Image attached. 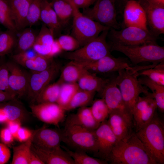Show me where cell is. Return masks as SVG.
<instances>
[{
  "label": "cell",
  "mask_w": 164,
  "mask_h": 164,
  "mask_svg": "<svg viewBox=\"0 0 164 164\" xmlns=\"http://www.w3.org/2000/svg\"><path fill=\"white\" fill-rule=\"evenodd\" d=\"M111 164H156L134 131L119 140L105 160Z\"/></svg>",
  "instance_id": "1"
},
{
  "label": "cell",
  "mask_w": 164,
  "mask_h": 164,
  "mask_svg": "<svg viewBox=\"0 0 164 164\" xmlns=\"http://www.w3.org/2000/svg\"><path fill=\"white\" fill-rule=\"evenodd\" d=\"M156 164H164V125L156 111L148 124L135 132Z\"/></svg>",
  "instance_id": "2"
},
{
  "label": "cell",
  "mask_w": 164,
  "mask_h": 164,
  "mask_svg": "<svg viewBox=\"0 0 164 164\" xmlns=\"http://www.w3.org/2000/svg\"><path fill=\"white\" fill-rule=\"evenodd\" d=\"M149 65L137 66L132 69H123L118 71L116 82L119 87L122 98L126 108L132 114L135 104L140 94L146 95L149 93L147 87L143 86L137 77L139 70L149 68Z\"/></svg>",
  "instance_id": "3"
},
{
  "label": "cell",
  "mask_w": 164,
  "mask_h": 164,
  "mask_svg": "<svg viewBox=\"0 0 164 164\" xmlns=\"http://www.w3.org/2000/svg\"><path fill=\"white\" fill-rule=\"evenodd\" d=\"M109 44L111 51H115L123 53L135 65L145 62L158 64L164 61V47L157 43L134 46L111 42Z\"/></svg>",
  "instance_id": "4"
},
{
  "label": "cell",
  "mask_w": 164,
  "mask_h": 164,
  "mask_svg": "<svg viewBox=\"0 0 164 164\" xmlns=\"http://www.w3.org/2000/svg\"><path fill=\"white\" fill-rule=\"evenodd\" d=\"M109 30L104 31L81 47L64 53V58L79 63H86L95 61L110 55L111 46L106 41Z\"/></svg>",
  "instance_id": "5"
},
{
  "label": "cell",
  "mask_w": 164,
  "mask_h": 164,
  "mask_svg": "<svg viewBox=\"0 0 164 164\" xmlns=\"http://www.w3.org/2000/svg\"><path fill=\"white\" fill-rule=\"evenodd\" d=\"M62 142L77 151L93 153L98 152L95 131L80 126L65 123L62 130Z\"/></svg>",
  "instance_id": "6"
},
{
  "label": "cell",
  "mask_w": 164,
  "mask_h": 164,
  "mask_svg": "<svg viewBox=\"0 0 164 164\" xmlns=\"http://www.w3.org/2000/svg\"><path fill=\"white\" fill-rule=\"evenodd\" d=\"M71 2L73 9L71 35L80 46L97 37L104 31L110 29L84 15Z\"/></svg>",
  "instance_id": "7"
},
{
  "label": "cell",
  "mask_w": 164,
  "mask_h": 164,
  "mask_svg": "<svg viewBox=\"0 0 164 164\" xmlns=\"http://www.w3.org/2000/svg\"><path fill=\"white\" fill-rule=\"evenodd\" d=\"M107 36L111 42L129 46L156 43L159 38L150 30L135 26L125 27L119 30L111 28Z\"/></svg>",
  "instance_id": "8"
},
{
  "label": "cell",
  "mask_w": 164,
  "mask_h": 164,
  "mask_svg": "<svg viewBox=\"0 0 164 164\" xmlns=\"http://www.w3.org/2000/svg\"><path fill=\"white\" fill-rule=\"evenodd\" d=\"M82 13L104 26L116 30L121 28L116 18V0H97L93 7L83 9Z\"/></svg>",
  "instance_id": "9"
},
{
  "label": "cell",
  "mask_w": 164,
  "mask_h": 164,
  "mask_svg": "<svg viewBox=\"0 0 164 164\" xmlns=\"http://www.w3.org/2000/svg\"><path fill=\"white\" fill-rule=\"evenodd\" d=\"M60 66L54 61L48 68L41 71H32L29 74L26 95L32 104H34L41 91L57 75Z\"/></svg>",
  "instance_id": "10"
},
{
  "label": "cell",
  "mask_w": 164,
  "mask_h": 164,
  "mask_svg": "<svg viewBox=\"0 0 164 164\" xmlns=\"http://www.w3.org/2000/svg\"><path fill=\"white\" fill-rule=\"evenodd\" d=\"M157 106L152 93L139 96L132 112L135 132L144 127L152 119Z\"/></svg>",
  "instance_id": "11"
},
{
  "label": "cell",
  "mask_w": 164,
  "mask_h": 164,
  "mask_svg": "<svg viewBox=\"0 0 164 164\" xmlns=\"http://www.w3.org/2000/svg\"><path fill=\"white\" fill-rule=\"evenodd\" d=\"M107 123L118 141L128 138L135 131L132 115L128 111L110 113Z\"/></svg>",
  "instance_id": "12"
},
{
  "label": "cell",
  "mask_w": 164,
  "mask_h": 164,
  "mask_svg": "<svg viewBox=\"0 0 164 164\" xmlns=\"http://www.w3.org/2000/svg\"><path fill=\"white\" fill-rule=\"evenodd\" d=\"M30 107L35 116L48 124L57 126L65 117V110L56 103L32 104Z\"/></svg>",
  "instance_id": "13"
},
{
  "label": "cell",
  "mask_w": 164,
  "mask_h": 164,
  "mask_svg": "<svg viewBox=\"0 0 164 164\" xmlns=\"http://www.w3.org/2000/svg\"><path fill=\"white\" fill-rule=\"evenodd\" d=\"M79 63L89 71L96 74L113 72L121 69H132L133 68L129 65L126 58H115L111 54L93 62Z\"/></svg>",
  "instance_id": "14"
},
{
  "label": "cell",
  "mask_w": 164,
  "mask_h": 164,
  "mask_svg": "<svg viewBox=\"0 0 164 164\" xmlns=\"http://www.w3.org/2000/svg\"><path fill=\"white\" fill-rule=\"evenodd\" d=\"M116 78V77H114L108 78L103 88L99 93L107 105L109 114L113 112L128 111L120 90L117 87Z\"/></svg>",
  "instance_id": "15"
},
{
  "label": "cell",
  "mask_w": 164,
  "mask_h": 164,
  "mask_svg": "<svg viewBox=\"0 0 164 164\" xmlns=\"http://www.w3.org/2000/svg\"><path fill=\"white\" fill-rule=\"evenodd\" d=\"M98 152L96 156L105 161L118 140L108 125L106 120L95 131Z\"/></svg>",
  "instance_id": "16"
},
{
  "label": "cell",
  "mask_w": 164,
  "mask_h": 164,
  "mask_svg": "<svg viewBox=\"0 0 164 164\" xmlns=\"http://www.w3.org/2000/svg\"><path fill=\"white\" fill-rule=\"evenodd\" d=\"M123 12L125 27L135 26L149 30L145 12L138 1L128 0L125 6Z\"/></svg>",
  "instance_id": "17"
},
{
  "label": "cell",
  "mask_w": 164,
  "mask_h": 164,
  "mask_svg": "<svg viewBox=\"0 0 164 164\" xmlns=\"http://www.w3.org/2000/svg\"><path fill=\"white\" fill-rule=\"evenodd\" d=\"M138 1L145 12L147 25L152 33L158 36L164 33V7L154 5L147 0Z\"/></svg>",
  "instance_id": "18"
},
{
  "label": "cell",
  "mask_w": 164,
  "mask_h": 164,
  "mask_svg": "<svg viewBox=\"0 0 164 164\" xmlns=\"http://www.w3.org/2000/svg\"><path fill=\"white\" fill-rule=\"evenodd\" d=\"M9 72V84L17 97L21 98L27 95L29 74L21 69L15 62L6 64Z\"/></svg>",
  "instance_id": "19"
},
{
  "label": "cell",
  "mask_w": 164,
  "mask_h": 164,
  "mask_svg": "<svg viewBox=\"0 0 164 164\" xmlns=\"http://www.w3.org/2000/svg\"><path fill=\"white\" fill-rule=\"evenodd\" d=\"M31 149L46 164H75L72 159L61 146L53 148L39 147L32 143Z\"/></svg>",
  "instance_id": "20"
},
{
  "label": "cell",
  "mask_w": 164,
  "mask_h": 164,
  "mask_svg": "<svg viewBox=\"0 0 164 164\" xmlns=\"http://www.w3.org/2000/svg\"><path fill=\"white\" fill-rule=\"evenodd\" d=\"M62 142V130L50 128L44 126L35 131L32 142L45 148L61 146Z\"/></svg>",
  "instance_id": "21"
},
{
  "label": "cell",
  "mask_w": 164,
  "mask_h": 164,
  "mask_svg": "<svg viewBox=\"0 0 164 164\" xmlns=\"http://www.w3.org/2000/svg\"><path fill=\"white\" fill-rule=\"evenodd\" d=\"M12 19L17 31L26 26V18L29 5L32 0H7Z\"/></svg>",
  "instance_id": "22"
},
{
  "label": "cell",
  "mask_w": 164,
  "mask_h": 164,
  "mask_svg": "<svg viewBox=\"0 0 164 164\" xmlns=\"http://www.w3.org/2000/svg\"><path fill=\"white\" fill-rule=\"evenodd\" d=\"M65 123L80 126L88 130L94 131L101 123L97 121L94 117L90 107H80L77 112L68 116Z\"/></svg>",
  "instance_id": "23"
},
{
  "label": "cell",
  "mask_w": 164,
  "mask_h": 164,
  "mask_svg": "<svg viewBox=\"0 0 164 164\" xmlns=\"http://www.w3.org/2000/svg\"><path fill=\"white\" fill-rule=\"evenodd\" d=\"M108 79L98 77L96 73L88 71L81 76L77 83L80 89L99 93Z\"/></svg>",
  "instance_id": "24"
},
{
  "label": "cell",
  "mask_w": 164,
  "mask_h": 164,
  "mask_svg": "<svg viewBox=\"0 0 164 164\" xmlns=\"http://www.w3.org/2000/svg\"><path fill=\"white\" fill-rule=\"evenodd\" d=\"M87 71L79 63L70 60L63 68L59 81L62 83L77 82Z\"/></svg>",
  "instance_id": "25"
},
{
  "label": "cell",
  "mask_w": 164,
  "mask_h": 164,
  "mask_svg": "<svg viewBox=\"0 0 164 164\" xmlns=\"http://www.w3.org/2000/svg\"><path fill=\"white\" fill-rule=\"evenodd\" d=\"M56 13L63 26L67 24L73 17V7L71 1L66 0H48Z\"/></svg>",
  "instance_id": "26"
},
{
  "label": "cell",
  "mask_w": 164,
  "mask_h": 164,
  "mask_svg": "<svg viewBox=\"0 0 164 164\" xmlns=\"http://www.w3.org/2000/svg\"><path fill=\"white\" fill-rule=\"evenodd\" d=\"M138 78L139 82L148 87L152 92L157 108L162 113L164 111V86L158 84L143 76Z\"/></svg>",
  "instance_id": "27"
},
{
  "label": "cell",
  "mask_w": 164,
  "mask_h": 164,
  "mask_svg": "<svg viewBox=\"0 0 164 164\" xmlns=\"http://www.w3.org/2000/svg\"><path fill=\"white\" fill-rule=\"evenodd\" d=\"M2 108L4 110L8 121H16L21 122L26 119L27 111L23 105L15 98Z\"/></svg>",
  "instance_id": "28"
},
{
  "label": "cell",
  "mask_w": 164,
  "mask_h": 164,
  "mask_svg": "<svg viewBox=\"0 0 164 164\" xmlns=\"http://www.w3.org/2000/svg\"><path fill=\"white\" fill-rule=\"evenodd\" d=\"M35 131L31 137L19 145L13 147L12 164H29L30 153Z\"/></svg>",
  "instance_id": "29"
},
{
  "label": "cell",
  "mask_w": 164,
  "mask_h": 164,
  "mask_svg": "<svg viewBox=\"0 0 164 164\" xmlns=\"http://www.w3.org/2000/svg\"><path fill=\"white\" fill-rule=\"evenodd\" d=\"M95 93L79 89L64 109L66 111H69L86 106L92 101Z\"/></svg>",
  "instance_id": "30"
},
{
  "label": "cell",
  "mask_w": 164,
  "mask_h": 164,
  "mask_svg": "<svg viewBox=\"0 0 164 164\" xmlns=\"http://www.w3.org/2000/svg\"><path fill=\"white\" fill-rule=\"evenodd\" d=\"M62 84L58 80L56 83L48 84L39 93L35 103L36 104L45 103H56Z\"/></svg>",
  "instance_id": "31"
},
{
  "label": "cell",
  "mask_w": 164,
  "mask_h": 164,
  "mask_svg": "<svg viewBox=\"0 0 164 164\" xmlns=\"http://www.w3.org/2000/svg\"><path fill=\"white\" fill-rule=\"evenodd\" d=\"M54 61L53 58L37 54L20 64L32 71H41L48 68Z\"/></svg>",
  "instance_id": "32"
},
{
  "label": "cell",
  "mask_w": 164,
  "mask_h": 164,
  "mask_svg": "<svg viewBox=\"0 0 164 164\" xmlns=\"http://www.w3.org/2000/svg\"><path fill=\"white\" fill-rule=\"evenodd\" d=\"M79 89L77 82L62 83L56 103L64 109Z\"/></svg>",
  "instance_id": "33"
},
{
  "label": "cell",
  "mask_w": 164,
  "mask_h": 164,
  "mask_svg": "<svg viewBox=\"0 0 164 164\" xmlns=\"http://www.w3.org/2000/svg\"><path fill=\"white\" fill-rule=\"evenodd\" d=\"M63 148L72 159L75 164H106L108 162L104 160L91 157L81 151H73L65 146Z\"/></svg>",
  "instance_id": "34"
},
{
  "label": "cell",
  "mask_w": 164,
  "mask_h": 164,
  "mask_svg": "<svg viewBox=\"0 0 164 164\" xmlns=\"http://www.w3.org/2000/svg\"><path fill=\"white\" fill-rule=\"evenodd\" d=\"M138 75L148 77L159 84L164 86V63L162 62L153 67L143 70L138 72Z\"/></svg>",
  "instance_id": "35"
},
{
  "label": "cell",
  "mask_w": 164,
  "mask_h": 164,
  "mask_svg": "<svg viewBox=\"0 0 164 164\" xmlns=\"http://www.w3.org/2000/svg\"><path fill=\"white\" fill-rule=\"evenodd\" d=\"M37 36L30 28L25 29L17 40L16 43L18 52L32 48Z\"/></svg>",
  "instance_id": "36"
},
{
  "label": "cell",
  "mask_w": 164,
  "mask_h": 164,
  "mask_svg": "<svg viewBox=\"0 0 164 164\" xmlns=\"http://www.w3.org/2000/svg\"><path fill=\"white\" fill-rule=\"evenodd\" d=\"M90 107L94 117L98 122L101 123L108 118L109 110L105 102L102 98L95 100Z\"/></svg>",
  "instance_id": "37"
},
{
  "label": "cell",
  "mask_w": 164,
  "mask_h": 164,
  "mask_svg": "<svg viewBox=\"0 0 164 164\" xmlns=\"http://www.w3.org/2000/svg\"><path fill=\"white\" fill-rule=\"evenodd\" d=\"M15 33L9 30L0 32V57L8 53L17 43Z\"/></svg>",
  "instance_id": "38"
},
{
  "label": "cell",
  "mask_w": 164,
  "mask_h": 164,
  "mask_svg": "<svg viewBox=\"0 0 164 164\" xmlns=\"http://www.w3.org/2000/svg\"><path fill=\"white\" fill-rule=\"evenodd\" d=\"M0 24L8 30L15 33L18 31L12 19L10 7L7 0H0Z\"/></svg>",
  "instance_id": "39"
},
{
  "label": "cell",
  "mask_w": 164,
  "mask_h": 164,
  "mask_svg": "<svg viewBox=\"0 0 164 164\" xmlns=\"http://www.w3.org/2000/svg\"><path fill=\"white\" fill-rule=\"evenodd\" d=\"M41 0H32L28 10L26 18V26L31 27L40 19Z\"/></svg>",
  "instance_id": "40"
},
{
  "label": "cell",
  "mask_w": 164,
  "mask_h": 164,
  "mask_svg": "<svg viewBox=\"0 0 164 164\" xmlns=\"http://www.w3.org/2000/svg\"><path fill=\"white\" fill-rule=\"evenodd\" d=\"M53 30L43 24L37 36L34 44L44 46H50L55 40Z\"/></svg>",
  "instance_id": "41"
},
{
  "label": "cell",
  "mask_w": 164,
  "mask_h": 164,
  "mask_svg": "<svg viewBox=\"0 0 164 164\" xmlns=\"http://www.w3.org/2000/svg\"><path fill=\"white\" fill-rule=\"evenodd\" d=\"M56 40L62 50L72 52L80 47L78 41L72 35H62Z\"/></svg>",
  "instance_id": "42"
},
{
  "label": "cell",
  "mask_w": 164,
  "mask_h": 164,
  "mask_svg": "<svg viewBox=\"0 0 164 164\" xmlns=\"http://www.w3.org/2000/svg\"><path fill=\"white\" fill-rule=\"evenodd\" d=\"M9 72L7 66H0V90L7 92L16 97V94L11 89L9 84Z\"/></svg>",
  "instance_id": "43"
},
{
  "label": "cell",
  "mask_w": 164,
  "mask_h": 164,
  "mask_svg": "<svg viewBox=\"0 0 164 164\" xmlns=\"http://www.w3.org/2000/svg\"><path fill=\"white\" fill-rule=\"evenodd\" d=\"M37 53L32 48L19 52L13 55L12 58L15 62L20 65L24 61L32 58Z\"/></svg>",
  "instance_id": "44"
},
{
  "label": "cell",
  "mask_w": 164,
  "mask_h": 164,
  "mask_svg": "<svg viewBox=\"0 0 164 164\" xmlns=\"http://www.w3.org/2000/svg\"><path fill=\"white\" fill-rule=\"evenodd\" d=\"M50 4L48 0H41L40 19L43 23L51 29L49 20V9Z\"/></svg>",
  "instance_id": "45"
},
{
  "label": "cell",
  "mask_w": 164,
  "mask_h": 164,
  "mask_svg": "<svg viewBox=\"0 0 164 164\" xmlns=\"http://www.w3.org/2000/svg\"><path fill=\"white\" fill-rule=\"evenodd\" d=\"M33 133L29 129L21 127L17 133L15 138L20 142H24L29 139Z\"/></svg>",
  "instance_id": "46"
},
{
  "label": "cell",
  "mask_w": 164,
  "mask_h": 164,
  "mask_svg": "<svg viewBox=\"0 0 164 164\" xmlns=\"http://www.w3.org/2000/svg\"><path fill=\"white\" fill-rule=\"evenodd\" d=\"M10 156L9 149L5 144L0 143V164H4L8 162Z\"/></svg>",
  "instance_id": "47"
},
{
  "label": "cell",
  "mask_w": 164,
  "mask_h": 164,
  "mask_svg": "<svg viewBox=\"0 0 164 164\" xmlns=\"http://www.w3.org/2000/svg\"><path fill=\"white\" fill-rule=\"evenodd\" d=\"M0 138L5 144H11L14 141V138L8 128L2 129L0 132Z\"/></svg>",
  "instance_id": "48"
},
{
  "label": "cell",
  "mask_w": 164,
  "mask_h": 164,
  "mask_svg": "<svg viewBox=\"0 0 164 164\" xmlns=\"http://www.w3.org/2000/svg\"><path fill=\"white\" fill-rule=\"evenodd\" d=\"M97 0H73L72 2L78 9H84L88 8L95 3Z\"/></svg>",
  "instance_id": "49"
},
{
  "label": "cell",
  "mask_w": 164,
  "mask_h": 164,
  "mask_svg": "<svg viewBox=\"0 0 164 164\" xmlns=\"http://www.w3.org/2000/svg\"><path fill=\"white\" fill-rule=\"evenodd\" d=\"M7 123L8 124L7 128L14 138H15L17 133L21 127V122L16 121H8Z\"/></svg>",
  "instance_id": "50"
},
{
  "label": "cell",
  "mask_w": 164,
  "mask_h": 164,
  "mask_svg": "<svg viewBox=\"0 0 164 164\" xmlns=\"http://www.w3.org/2000/svg\"><path fill=\"white\" fill-rule=\"evenodd\" d=\"M29 164H45L39 158L31 149Z\"/></svg>",
  "instance_id": "51"
},
{
  "label": "cell",
  "mask_w": 164,
  "mask_h": 164,
  "mask_svg": "<svg viewBox=\"0 0 164 164\" xmlns=\"http://www.w3.org/2000/svg\"><path fill=\"white\" fill-rule=\"evenodd\" d=\"M15 97L7 92L0 90V102L10 101Z\"/></svg>",
  "instance_id": "52"
},
{
  "label": "cell",
  "mask_w": 164,
  "mask_h": 164,
  "mask_svg": "<svg viewBox=\"0 0 164 164\" xmlns=\"http://www.w3.org/2000/svg\"><path fill=\"white\" fill-rule=\"evenodd\" d=\"M128 0H116L117 11L120 13L123 12L125 6Z\"/></svg>",
  "instance_id": "53"
},
{
  "label": "cell",
  "mask_w": 164,
  "mask_h": 164,
  "mask_svg": "<svg viewBox=\"0 0 164 164\" xmlns=\"http://www.w3.org/2000/svg\"><path fill=\"white\" fill-rule=\"evenodd\" d=\"M151 4L159 7H164V0H147Z\"/></svg>",
  "instance_id": "54"
},
{
  "label": "cell",
  "mask_w": 164,
  "mask_h": 164,
  "mask_svg": "<svg viewBox=\"0 0 164 164\" xmlns=\"http://www.w3.org/2000/svg\"><path fill=\"white\" fill-rule=\"evenodd\" d=\"M8 119L3 109L0 108V123L7 122Z\"/></svg>",
  "instance_id": "55"
},
{
  "label": "cell",
  "mask_w": 164,
  "mask_h": 164,
  "mask_svg": "<svg viewBox=\"0 0 164 164\" xmlns=\"http://www.w3.org/2000/svg\"><path fill=\"white\" fill-rule=\"evenodd\" d=\"M67 0V1H69V2H70V1H72L73 0Z\"/></svg>",
  "instance_id": "56"
}]
</instances>
